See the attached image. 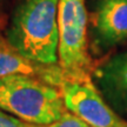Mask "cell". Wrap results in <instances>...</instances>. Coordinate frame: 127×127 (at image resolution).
Wrapping results in <instances>:
<instances>
[{"mask_svg": "<svg viewBox=\"0 0 127 127\" xmlns=\"http://www.w3.org/2000/svg\"><path fill=\"white\" fill-rule=\"evenodd\" d=\"M59 0H19L7 31V42L33 63L58 61Z\"/></svg>", "mask_w": 127, "mask_h": 127, "instance_id": "obj_1", "label": "cell"}, {"mask_svg": "<svg viewBox=\"0 0 127 127\" xmlns=\"http://www.w3.org/2000/svg\"><path fill=\"white\" fill-rule=\"evenodd\" d=\"M0 109L41 126L59 120L67 111L59 88L25 74L0 78Z\"/></svg>", "mask_w": 127, "mask_h": 127, "instance_id": "obj_2", "label": "cell"}, {"mask_svg": "<svg viewBox=\"0 0 127 127\" xmlns=\"http://www.w3.org/2000/svg\"><path fill=\"white\" fill-rule=\"evenodd\" d=\"M58 33V61L61 73L68 77L90 75L85 0H59Z\"/></svg>", "mask_w": 127, "mask_h": 127, "instance_id": "obj_3", "label": "cell"}, {"mask_svg": "<svg viewBox=\"0 0 127 127\" xmlns=\"http://www.w3.org/2000/svg\"><path fill=\"white\" fill-rule=\"evenodd\" d=\"M58 88L66 109L84 120L90 127H127V121L104 101L90 75L68 77L60 71Z\"/></svg>", "mask_w": 127, "mask_h": 127, "instance_id": "obj_4", "label": "cell"}, {"mask_svg": "<svg viewBox=\"0 0 127 127\" xmlns=\"http://www.w3.org/2000/svg\"><path fill=\"white\" fill-rule=\"evenodd\" d=\"M95 32L106 46L127 39V0H100L95 12Z\"/></svg>", "mask_w": 127, "mask_h": 127, "instance_id": "obj_5", "label": "cell"}, {"mask_svg": "<svg viewBox=\"0 0 127 127\" xmlns=\"http://www.w3.org/2000/svg\"><path fill=\"white\" fill-rule=\"evenodd\" d=\"M47 66L31 61L14 50L8 42L0 41V78L12 74L35 77Z\"/></svg>", "mask_w": 127, "mask_h": 127, "instance_id": "obj_6", "label": "cell"}, {"mask_svg": "<svg viewBox=\"0 0 127 127\" xmlns=\"http://www.w3.org/2000/svg\"><path fill=\"white\" fill-rule=\"evenodd\" d=\"M104 79L111 90L127 99V53L109 60L105 67Z\"/></svg>", "mask_w": 127, "mask_h": 127, "instance_id": "obj_7", "label": "cell"}, {"mask_svg": "<svg viewBox=\"0 0 127 127\" xmlns=\"http://www.w3.org/2000/svg\"><path fill=\"white\" fill-rule=\"evenodd\" d=\"M39 127H90V126L84 120L78 118L77 115H74L73 113L66 111L59 120H57V121L50 124V125H44V126L39 125Z\"/></svg>", "mask_w": 127, "mask_h": 127, "instance_id": "obj_8", "label": "cell"}, {"mask_svg": "<svg viewBox=\"0 0 127 127\" xmlns=\"http://www.w3.org/2000/svg\"><path fill=\"white\" fill-rule=\"evenodd\" d=\"M0 127H39V125L25 123L0 109Z\"/></svg>", "mask_w": 127, "mask_h": 127, "instance_id": "obj_9", "label": "cell"}]
</instances>
